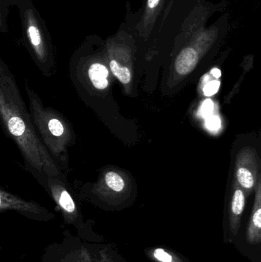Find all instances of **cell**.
<instances>
[{
	"label": "cell",
	"instance_id": "obj_3",
	"mask_svg": "<svg viewBox=\"0 0 261 262\" xmlns=\"http://www.w3.org/2000/svg\"><path fill=\"white\" fill-rule=\"evenodd\" d=\"M259 166L255 149L247 146L238 154L234 163V180L245 191L248 196L257 187Z\"/></svg>",
	"mask_w": 261,
	"mask_h": 262
},
{
	"label": "cell",
	"instance_id": "obj_6",
	"mask_svg": "<svg viewBox=\"0 0 261 262\" xmlns=\"http://www.w3.org/2000/svg\"><path fill=\"white\" fill-rule=\"evenodd\" d=\"M246 238L251 244H261V175L255 189V200L247 228Z\"/></svg>",
	"mask_w": 261,
	"mask_h": 262
},
{
	"label": "cell",
	"instance_id": "obj_4",
	"mask_svg": "<svg viewBox=\"0 0 261 262\" xmlns=\"http://www.w3.org/2000/svg\"><path fill=\"white\" fill-rule=\"evenodd\" d=\"M169 2L170 0H146L140 21L136 26L140 36L148 38L154 32L159 20L162 23Z\"/></svg>",
	"mask_w": 261,
	"mask_h": 262
},
{
	"label": "cell",
	"instance_id": "obj_9",
	"mask_svg": "<svg viewBox=\"0 0 261 262\" xmlns=\"http://www.w3.org/2000/svg\"><path fill=\"white\" fill-rule=\"evenodd\" d=\"M105 181L107 186L115 192H121L125 186L124 179L115 172H107L105 176Z\"/></svg>",
	"mask_w": 261,
	"mask_h": 262
},
{
	"label": "cell",
	"instance_id": "obj_11",
	"mask_svg": "<svg viewBox=\"0 0 261 262\" xmlns=\"http://www.w3.org/2000/svg\"><path fill=\"white\" fill-rule=\"evenodd\" d=\"M59 203L61 207L67 212H72L75 211V203L70 197V194L64 189L60 192Z\"/></svg>",
	"mask_w": 261,
	"mask_h": 262
},
{
	"label": "cell",
	"instance_id": "obj_1",
	"mask_svg": "<svg viewBox=\"0 0 261 262\" xmlns=\"http://www.w3.org/2000/svg\"><path fill=\"white\" fill-rule=\"evenodd\" d=\"M14 82L2 64L0 109L3 122L32 166L40 172L58 177V169L37 137Z\"/></svg>",
	"mask_w": 261,
	"mask_h": 262
},
{
	"label": "cell",
	"instance_id": "obj_7",
	"mask_svg": "<svg viewBox=\"0 0 261 262\" xmlns=\"http://www.w3.org/2000/svg\"><path fill=\"white\" fill-rule=\"evenodd\" d=\"M109 70L107 66L101 62L90 64L88 69L89 79L95 89L104 90L109 85Z\"/></svg>",
	"mask_w": 261,
	"mask_h": 262
},
{
	"label": "cell",
	"instance_id": "obj_8",
	"mask_svg": "<svg viewBox=\"0 0 261 262\" xmlns=\"http://www.w3.org/2000/svg\"><path fill=\"white\" fill-rule=\"evenodd\" d=\"M110 70L113 75L121 81L122 84H127L131 81V72L130 69L127 66H124L121 61L116 58H113L110 55V61H109Z\"/></svg>",
	"mask_w": 261,
	"mask_h": 262
},
{
	"label": "cell",
	"instance_id": "obj_5",
	"mask_svg": "<svg viewBox=\"0 0 261 262\" xmlns=\"http://www.w3.org/2000/svg\"><path fill=\"white\" fill-rule=\"evenodd\" d=\"M248 195L236 181H233L229 203V227L233 235H237L240 229Z\"/></svg>",
	"mask_w": 261,
	"mask_h": 262
},
{
	"label": "cell",
	"instance_id": "obj_10",
	"mask_svg": "<svg viewBox=\"0 0 261 262\" xmlns=\"http://www.w3.org/2000/svg\"><path fill=\"white\" fill-rule=\"evenodd\" d=\"M47 125L49 132L54 137H60L64 134V124L58 118H50L48 121Z\"/></svg>",
	"mask_w": 261,
	"mask_h": 262
},
{
	"label": "cell",
	"instance_id": "obj_2",
	"mask_svg": "<svg viewBox=\"0 0 261 262\" xmlns=\"http://www.w3.org/2000/svg\"><path fill=\"white\" fill-rule=\"evenodd\" d=\"M21 9L23 32L32 50L40 61H46L49 55V37L47 29L32 3L27 0Z\"/></svg>",
	"mask_w": 261,
	"mask_h": 262
},
{
	"label": "cell",
	"instance_id": "obj_12",
	"mask_svg": "<svg viewBox=\"0 0 261 262\" xmlns=\"http://www.w3.org/2000/svg\"><path fill=\"white\" fill-rule=\"evenodd\" d=\"M154 257L161 262H182L177 257L173 256L171 254L162 249H157L155 250Z\"/></svg>",
	"mask_w": 261,
	"mask_h": 262
}]
</instances>
